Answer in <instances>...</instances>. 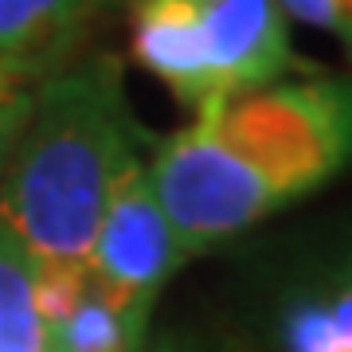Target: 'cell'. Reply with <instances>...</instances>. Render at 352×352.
I'll use <instances>...</instances> for the list:
<instances>
[{
	"instance_id": "1",
	"label": "cell",
	"mask_w": 352,
	"mask_h": 352,
	"mask_svg": "<svg viewBox=\"0 0 352 352\" xmlns=\"http://www.w3.org/2000/svg\"><path fill=\"white\" fill-rule=\"evenodd\" d=\"M352 164V75L282 78L164 138L149 180L180 258L212 251Z\"/></svg>"
},
{
	"instance_id": "2",
	"label": "cell",
	"mask_w": 352,
	"mask_h": 352,
	"mask_svg": "<svg viewBox=\"0 0 352 352\" xmlns=\"http://www.w3.org/2000/svg\"><path fill=\"white\" fill-rule=\"evenodd\" d=\"M141 126L113 55L59 67L36 87L32 113L0 173V231L39 274H90V247Z\"/></svg>"
},
{
	"instance_id": "3",
	"label": "cell",
	"mask_w": 352,
	"mask_h": 352,
	"mask_svg": "<svg viewBox=\"0 0 352 352\" xmlns=\"http://www.w3.org/2000/svg\"><path fill=\"white\" fill-rule=\"evenodd\" d=\"M129 51L192 118L298 67L278 0H129Z\"/></svg>"
},
{
	"instance_id": "4",
	"label": "cell",
	"mask_w": 352,
	"mask_h": 352,
	"mask_svg": "<svg viewBox=\"0 0 352 352\" xmlns=\"http://www.w3.org/2000/svg\"><path fill=\"white\" fill-rule=\"evenodd\" d=\"M180 266L184 258L149 180V161L138 153L122 164L110 188L90 247V286L138 329H149L153 302Z\"/></svg>"
},
{
	"instance_id": "5",
	"label": "cell",
	"mask_w": 352,
	"mask_h": 352,
	"mask_svg": "<svg viewBox=\"0 0 352 352\" xmlns=\"http://www.w3.org/2000/svg\"><path fill=\"white\" fill-rule=\"evenodd\" d=\"M118 0H0V59L43 82L82 47Z\"/></svg>"
},
{
	"instance_id": "6",
	"label": "cell",
	"mask_w": 352,
	"mask_h": 352,
	"mask_svg": "<svg viewBox=\"0 0 352 352\" xmlns=\"http://www.w3.org/2000/svg\"><path fill=\"white\" fill-rule=\"evenodd\" d=\"M282 352H352V243L289 286L278 309Z\"/></svg>"
},
{
	"instance_id": "7",
	"label": "cell",
	"mask_w": 352,
	"mask_h": 352,
	"mask_svg": "<svg viewBox=\"0 0 352 352\" xmlns=\"http://www.w3.org/2000/svg\"><path fill=\"white\" fill-rule=\"evenodd\" d=\"M0 352H59L36 302V266L8 231H0Z\"/></svg>"
},
{
	"instance_id": "8",
	"label": "cell",
	"mask_w": 352,
	"mask_h": 352,
	"mask_svg": "<svg viewBox=\"0 0 352 352\" xmlns=\"http://www.w3.org/2000/svg\"><path fill=\"white\" fill-rule=\"evenodd\" d=\"M59 352H145V329L122 317L94 286H87L75 314L55 329Z\"/></svg>"
},
{
	"instance_id": "9",
	"label": "cell",
	"mask_w": 352,
	"mask_h": 352,
	"mask_svg": "<svg viewBox=\"0 0 352 352\" xmlns=\"http://www.w3.org/2000/svg\"><path fill=\"white\" fill-rule=\"evenodd\" d=\"M278 8L286 12V20L333 36L352 63V0H278Z\"/></svg>"
},
{
	"instance_id": "10",
	"label": "cell",
	"mask_w": 352,
	"mask_h": 352,
	"mask_svg": "<svg viewBox=\"0 0 352 352\" xmlns=\"http://www.w3.org/2000/svg\"><path fill=\"white\" fill-rule=\"evenodd\" d=\"M32 98H36V87L0 98V173H4V164H8V157H12L16 138H20L28 113H32Z\"/></svg>"
},
{
	"instance_id": "11",
	"label": "cell",
	"mask_w": 352,
	"mask_h": 352,
	"mask_svg": "<svg viewBox=\"0 0 352 352\" xmlns=\"http://www.w3.org/2000/svg\"><path fill=\"white\" fill-rule=\"evenodd\" d=\"M32 87H39V82L28 75V71H20V67L8 63V59H0V98L20 94V90H32Z\"/></svg>"
},
{
	"instance_id": "12",
	"label": "cell",
	"mask_w": 352,
	"mask_h": 352,
	"mask_svg": "<svg viewBox=\"0 0 352 352\" xmlns=\"http://www.w3.org/2000/svg\"><path fill=\"white\" fill-rule=\"evenodd\" d=\"M153 352H219V349H200V344H188V340H168V344H157Z\"/></svg>"
}]
</instances>
